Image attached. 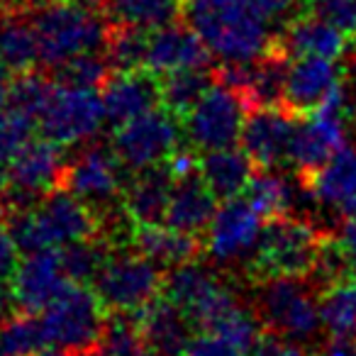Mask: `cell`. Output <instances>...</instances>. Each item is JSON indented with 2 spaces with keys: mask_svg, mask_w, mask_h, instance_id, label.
I'll use <instances>...</instances> for the list:
<instances>
[{
  "mask_svg": "<svg viewBox=\"0 0 356 356\" xmlns=\"http://www.w3.org/2000/svg\"><path fill=\"white\" fill-rule=\"evenodd\" d=\"M66 159L61 144L51 139H30L8 163L0 181V203L3 213L27 210L40 203L47 193L59 188L64 181Z\"/></svg>",
  "mask_w": 356,
  "mask_h": 356,
  "instance_id": "52a82bcc",
  "label": "cell"
},
{
  "mask_svg": "<svg viewBox=\"0 0 356 356\" xmlns=\"http://www.w3.org/2000/svg\"><path fill=\"white\" fill-rule=\"evenodd\" d=\"M244 193L264 220L286 218L293 208V200H296L293 184L273 168H264V171L254 173Z\"/></svg>",
  "mask_w": 356,
  "mask_h": 356,
  "instance_id": "83f0119b",
  "label": "cell"
},
{
  "mask_svg": "<svg viewBox=\"0 0 356 356\" xmlns=\"http://www.w3.org/2000/svg\"><path fill=\"white\" fill-rule=\"evenodd\" d=\"M32 25L40 40V61L51 69H59L86 51L105 49L110 37L108 25L98 13L71 0H51L40 6Z\"/></svg>",
  "mask_w": 356,
  "mask_h": 356,
  "instance_id": "3957f363",
  "label": "cell"
},
{
  "mask_svg": "<svg viewBox=\"0 0 356 356\" xmlns=\"http://www.w3.org/2000/svg\"><path fill=\"white\" fill-rule=\"evenodd\" d=\"M341 66L337 59L325 56H298L288 64L283 105L296 115H307L315 110L337 86H341Z\"/></svg>",
  "mask_w": 356,
  "mask_h": 356,
  "instance_id": "d6986e66",
  "label": "cell"
},
{
  "mask_svg": "<svg viewBox=\"0 0 356 356\" xmlns=\"http://www.w3.org/2000/svg\"><path fill=\"white\" fill-rule=\"evenodd\" d=\"M210 56L213 51L208 49V44L200 40L193 27L171 22V25L149 32L144 66L156 76H166L173 71L205 69L210 64Z\"/></svg>",
  "mask_w": 356,
  "mask_h": 356,
  "instance_id": "ac0fdd59",
  "label": "cell"
},
{
  "mask_svg": "<svg viewBox=\"0 0 356 356\" xmlns=\"http://www.w3.org/2000/svg\"><path fill=\"white\" fill-rule=\"evenodd\" d=\"M124 168L127 166L120 161L113 147L93 144L66 163L61 188L71 191L76 198L88 203L95 213L110 210L115 208V203H122V191L127 186Z\"/></svg>",
  "mask_w": 356,
  "mask_h": 356,
  "instance_id": "4fadbf2b",
  "label": "cell"
},
{
  "mask_svg": "<svg viewBox=\"0 0 356 356\" xmlns=\"http://www.w3.org/2000/svg\"><path fill=\"white\" fill-rule=\"evenodd\" d=\"M59 76H61V83L66 86L98 90L110 79V61L108 56L98 54V51H86V54H79L66 61V64H61Z\"/></svg>",
  "mask_w": 356,
  "mask_h": 356,
  "instance_id": "74e56055",
  "label": "cell"
},
{
  "mask_svg": "<svg viewBox=\"0 0 356 356\" xmlns=\"http://www.w3.org/2000/svg\"><path fill=\"white\" fill-rule=\"evenodd\" d=\"M266 330L288 341H310L322 327L320 300L302 278L259 281L257 310Z\"/></svg>",
  "mask_w": 356,
  "mask_h": 356,
  "instance_id": "ba28073f",
  "label": "cell"
},
{
  "mask_svg": "<svg viewBox=\"0 0 356 356\" xmlns=\"http://www.w3.org/2000/svg\"><path fill=\"white\" fill-rule=\"evenodd\" d=\"M252 159L244 149H215L200 159V178L218 200H229L244 193L252 181Z\"/></svg>",
  "mask_w": 356,
  "mask_h": 356,
  "instance_id": "4316f807",
  "label": "cell"
},
{
  "mask_svg": "<svg viewBox=\"0 0 356 356\" xmlns=\"http://www.w3.org/2000/svg\"><path fill=\"white\" fill-rule=\"evenodd\" d=\"M71 3H79V6L90 8V10H98V8L108 6V0H71Z\"/></svg>",
  "mask_w": 356,
  "mask_h": 356,
  "instance_id": "f5cc1de1",
  "label": "cell"
},
{
  "mask_svg": "<svg viewBox=\"0 0 356 356\" xmlns=\"http://www.w3.org/2000/svg\"><path fill=\"white\" fill-rule=\"evenodd\" d=\"M8 71H10V69L0 61V108H3V105H8V93H10V83H13V81L8 79Z\"/></svg>",
  "mask_w": 356,
  "mask_h": 356,
  "instance_id": "681fc988",
  "label": "cell"
},
{
  "mask_svg": "<svg viewBox=\"0 0 356 356\" xmlns=\"http://www.w3.org/2000/svg\"><path fill=\"white\" fill-rule=\"evenodd\" d=\"M44 346L47 337L42 322L30 312L0 322V356H32Z\"/></svg>",
  "mask_w": 356,
  "mask_h": 356,
  "instance_id": "d590c367",
  "label": "cell"
},
{
  "mask_svg": "<svg viewBox=\"0 0 356 356\" xmlns=\"http://www.w3.org/2000/svg\"><path fill=\"white\" fill-rule=\"evenodd\" d=\"M163 293L200 330H210L225 312L239 302L232 288L220 278V273L195 261L173 266L163 283Z\"/></svg>",
  "mask_w": 356,
  "mask_h": 356,
  "instance_id": "8fae6325",
  "label": "cell"
},
{
  "mask_svg": "<svg viewBox=\"0 0 356 356\" xmlns=\"http://www.w3.org/2000/svg\"><path fill=\"white\" fill-rule=\"evenodd\" d=\"M35 120L15 108H0V166H8L17 152L30 142Z\"/></svg>",
  "mask_w": 356,
  "mask_h": 356,
  "instance_id": "ab89813d",
  "label": "cell"
},
{
  "mask_svg": "<svg viewBox=\"0 0 356 356\" xmlns=\"http://www.w3.org/2000/svg\"><path fill=\"white\" fill-rule=\"evenodd\" d=\"M103 98L95 90L61 83L54 86L37 122L47 139L71 147L95 137V132L103 127Z\"/></svg>",
  "mask_w": 356,
  "mask_h": 356,
  "instance_id": "7c38bea8",
  "label": "cell"
},
{
  "mask_svg": "<svg viewBox=\"0 0 356 356\" xmlns=\"http://www.w3.org/2000/svg\"><path fill=\"white\" fill-rule=\"evenodd\" d=\"M32 356H79V354H74V351H66V349H59V346H54V349H42V351H37V354H32Z\"/></svg>",
  "mask_w": 356,
  "mask_h": 356,
  "instance_id": "816d5d0a",
  "label": "cell"
},
{
  "mask_svg": "<svg viewBox=\"0 0 356 356\" xmlns=\"http://www.w3.org/2000/svg\"><path fill=\"white\" fill-rule=\"evenodd\" d=\"M163 163H166V168L171 171V176L176 178V181L200 176V156L195 154V147L193 149L176 147L173 149V154Z\"/></svg>",
  "mask_w": 356,
  "mask_h": 356,
  "instance_id": "ee69618b",
  "label": "cell"
},
{
  "mask_svg": "<svg viewBox=\"0 0 356 356\" xmlns=\"http://www.w3.org/2000/svg\"><path fill=\"white\" fill-rule=\"evenodd\" d=\"M261 220L247 198L225 200L208 225V254L218 264H249L261 242Z\"/></svg>",
  "mask_w": 356,
  "mask_h": 356,
  "instance_id": "9a60e30c",
  "label": "cell"
},
{
  "mask_svg": "<svg viewBox=\"0 0 356 356\" xmlns=\"http://www.w3.org/2000/svg\"><path fill=\"white\" fill-rule=\"evenodd\" d=\"M181 127L178 118L166 108H154L149 113L118 124L113 134V149L127 168H149L163 163L178 147Z\"/></svg>",
  "mask_w": 356,
  "mask_h": 356,
  "instance_id": "5bb4252c",
  "label": "cell"
},
{
  "mask_svg": "<svg viewBox=\"0 0 356 356\" xmlns=\"http://www.w3.org/2000/svg\"><path fill=\"white\" fill-rule=\"evenodd\" d=\"M178 0H108V13L118 25L154 32L176 22Z\"/></svg>",
  "mask_w": 356,
  "mask_h": 356,
  "instance_id": "4dcf8cb0",
  "label": "cell"
},
{
  "mask_svg": "<svg viewBox=\"0 0 356 356\" xmlns=\"http://www.w3.org/2000/svg\"><path fill=\"white\" fill-rule=\"evenodd\" d=\"M0 13H3V10H0ZM0 25H3V15H0Z\"/></svg>",
  "mask_w": 356,
  "mask_h": 356,
  "instance_id": "9f6ffc18",
  "label": "cell"
},
{
  "mask_svg": "<svg viewBox=\"0 0 356 356\" xmlns=\"http://www.w3.org/2000/svg\"><path fill=\"white\" fill-rule=\"evenodd\" d=\"M302 186L320 208L341 218L356 213V149H339L325 166L302 178Z\"/></svg>",
  "mask_w": 356,
  "mask_h": 356,
  "instance_id": "44dd1931",
  "label": "cell"
},
{
  "mask_svg": "<svg viewBox=\"0 0 356 356\" xmlns=\"http://www.w3.org/2000/svg\"><path fill=\"white\" fill-rule=\"evenodd\" d=\"M322 356H356V339H341V337H334V339L325 346Z\"/></svg>",
  "mask_w": 356,
  "mask_h": 356,
  "instance_id": "c3c4849f",
  "label": "cell"
},
{
  "mask_svg": "<svg viewBox=\"0 0 356 356\" xmlns=\"http://www.w3.org/2000/svg\"><path fill=\"white\" fill-rule=\"evenodd\" d=\"M6 320V298L0 296V322Z\"/></svg>",
  "mask_w": 356,
  "mask_h": 356,
  "instance_id": "db71d44e",
  "label": "cell"
},
{
  "mask_svg": "<svg viewBox=\"0 0 356 356\" xmlns=\"http://www.w3.org/2000/svg\"><path fill=\"white\" fill-rule=\"evenodd\" d=\"M134 252L152 259L159 266H181V264L195 261L200 254V242L195 234L181 232L171 225H137L132 232Z\"/></svg>",
  "mask_w": 356,
  "mask_h": 356,
  "instance_id": "cb8c5ba5",
  "label": "cell"
},
{
  "mask_svg": "<svg viewBox=\"0 0 356 356\" xmlns=\"http://www.w3.org/2000/svg\"><path fill=\"white\" fill-rule=\"evenodd\" d=\"M296 113L286 105H268V108H252L242 129V149L249 154L257 166L276 168L288 161V149L296 132Z\"/></svg>",
  "mask_w": 356,
  "mask_h": 356,
  "instance_id": "e0dca14e",
  "label": "cell"
},
{
  "mask_svg": "<svg viewBox=\"0 0 356 356\" xmlns=\"http://www.w3.org/2000/svg\"><path fill=\"white\" fill-rule=\"evenodd\" d=\"M142 330L144 339H147L149 349L154 356H184L188 349V341L193 339V322L188 320L181 307L166 296H159L147 307L134 312Z\"/></svg>",
  "mask_w": 356,
  "mask_h": 356,
  "instance_id": "7402d4cb",
  "label": "cell"
},
{
  "mask_svg": "<svg viewBox=\"0 0 356 356\" xmlns=\"http://www.w3.org/2000/svg\"><path fill=\"white\" fill-rule=\"evenodd\" d=\"M186 22L220 61L252 64L273 51L271 20L257 0H188Z\"/></svg>",
  "mask_w": 356,
  "mask_h": 356,
  "instance_id": "6da1fadb",
  "label": "cell"
},
{
  "mask_svg": "<svg viewBox=\"0 0 356 356\" xmlns=\"http://www.w3.org/2000/svg\"><path fill=\"white\" fill-rule=\"evenodd\" d=\"M100 98H103L105 118L115 124H122L161 103V81L149 69L118 71L103 86Z\"/></svg>",
  "mask_w": 356,
  "mask_h": 356,
  "instance_id": "ffe728a7",
  "label": "cell"
},
{
  "mask_svg": "<svg viewBox=\"0 0 356 356\" xmlns=\"http://www.w3.org/2000/svg\"><path fill=\"white\" fill-rule=\"evenodd\" d=\"M337 242H339L341 252H344V257H346V264H349V276L356 278V213L344 218Z\"/></svg>",
  "mask_w": 356,
  "mask_h": 356,
  "instance_id": "bcb514c9",
  "label": "cell"
},
{
  "mask_svg": "<svg viewBox=\"0 0 356 356\" xmlns=\"http://www.w3.org/2000/svg\"><path fill=\"white\" fill-rule=\"evenodd\" d=\"M351 120L349 98L344 86H337L315 110L296 124L293 142L288 149V163L307 178L322 168L339 149L346 147V127Z\"/></svg>",
  "mask_w": 356,
  "mask_h": 356,
  "instance_id": "8992f818",
  "label": "cell"
},
{
  "mask_svg": "<svg viewBox=\"0 0 356 356\" xmlns=\"http://www.w3.org/2000/svg\"><path fill=\"white\" fill-rule=\"evenodd\" d=\"M51 90H54V83H51L49 79H44V76H40V74H32V71H25V74H20L10 83L8 105L20 110L27 118L37 120L42 108L47 105V100H49Z\"/></svg>",
  "mask_w": 356,
  "mask_h": 356,
  "instance_id": "f35d334b",
  "label": "cell"
},
{
  "mask_svg": "<svg viewBox=\"0 0 356 356\" xmlns=\"http://www.w3.org/2000/svg\"><path fill=\"white\" fill-rule=\"evenodd\" d=\"M184 356H242L225 337H220L213 330H203L200 334H193L188 341V349Z\"/></svg>",
  "mask_w": 356,
  "mask_h": 356,
  "instance_id": "b9f144b4",
  "label": "cell"
},
{
  "mask_svg": "<svg viewBox=\"0 0 356 356\" xmlns=\"http://www.w3.org/2000/svg\"><path fill=\"white\" fill-rule=\"evenodd\" d=\"M322 327L332 337L356 339V278H344L320 296Z\"/></svg>",
  "mask_w": 356,
  "mask_h": 356,
  "instance_id": "f546056e",
  "label": "cell"
},
{
  "mask_svg": "<svg viewBox=\"0 0 356 356\" xmlns=\"http://www.w3.org/2000/svg\"><path fill=\"white\" fill-rule=\"evenodd\" d=\"M215 195L200 176L176 181L171 193V203L166 210V225L181 229V232L198 234L208 229L215 210Z\"/></svg>",
  "mask_w": 356,
  "mask_h": 356,
  "instance_id": "484cf974",
  "label": "cell"
},
{
  "mask_svg": "<svg viewBox=\"0 0 356 356\" xmlns=\"http://www.w3.org/2000/svg\"><path fill=\"white\" fill-rule=\"evenodd\" d=\"M254 356H312L307 349H302L298 341L276 339V337H261V341L254 349Z\"/></svg>",
  "mask_w": 356,
  "mask_h": 356,
  "instance_id": "f6af8a7d",
  "label": "cell"
},
{
  "mask_svg": "<svg viewBox=\"0 0 356 356\" xmlns=\"http://www.w3.org/2000/svg\"><path fill=\"white\" fill-rule=\"evenodd\" d=\"M0 61L15 74L32 71L40 61V40L30 20L10 17L0 25Z\"/></svg>",
  "mask_w": 356,
  "mask_h": 356,
  "instance_id": "1f68e13d",
  "label": "cell"
},
{
  "mask_svg": "<svg viewBox=\"0 0 356 356\" xmlns=\"http://www.w3.org/2000/svg\"><path fill=\"white\" fill-rule=\"evenodd\" d=\"M90 356H154V351L139 330L137 317H122V312H115Z\"/></svg>",
  "mask_w": 356,
  "mask_h": 356,
  "instance_id": "d6a6232c",
  "label": "cell"
},
{
  "mask_svg": "<svg viewBox=\"0 0 356 356\" xmlns=\"http://www.w3.org/2000/svg\"><path fill=\"white\" fill-rule=\"evenodd\" d=\"M281 51L286 56H325V59H339L346 51V35L337 27L327 25L315 15L296 17L286 25L281 35Z\"/></svg>",
  "mask_w": 356,
  "mask_h": 356,
  "instance_id": "d4e9b609",
  "label": "cell"
},
{
  "mask_svg": "<svg viewBox=\"0 0 356 356\" xmlns=\"http://www.w3.org/2000/svg\"><path fill=\"white\" fill-rule=\"evenodd\" d=\"M103 300L86 283H69L61 296L42 312L47 344L74 354H90L108 325Z\"/></svg>",
  "mask_w": 356,
  "mask_h": 356,
  "instance_id": "5b68a950",
  "label": "cell"
},
{
  "mask_svg": "<svg viewBox=\"0 0 356 356\" xmlns=\"http://www.w3.org/2000/svg\"><path fill=\"white\" fill-rule=\"evenodd\" d=\"M249 103L225 83H213L186 115V134L200 152L227 149L242 139Z\"/></svg>",
  "mask_w": 356,
  "mask_h": 356,
  "instance_id": "30bf717a",
  "label": "cell"
},
{
  "mask_svg": "<svg viewBox=\"0 0 356 356\" xmlns=\"http://www.w3.org/2000/svg\"><path fill=\"white\" fill-rule=\"evenodd\" d=\"M0 215H3V203H0Z\"/></svg>",
  "mask_w": 356,
  "mask_h": 356,
  "instance_id": "11a10c76",
  "label": "cell"
},
{
  "mask_svg": "<svg viewBox=\"0 0 356 356\" xmlns=\"http://www.w3.org/2000/svg\"><path fill=\"white\" fill-rule=\"evenodd\" d=\"M35 0H0V10L6 13H20L25 8H30Z\"/></svg>",
  "mask_w": 356,
  "mask_h": 356,
  "instance_id": "f907efd6",
  "label": "cell"
},
{
  "mask_svg": "<svg viewBox=\"0 0 356 356\" xmlns=\"http://www.w3.org/2000/svg\"><path fill=\"white\" fill-rule=\"evenodd\" d=\"M147 47H149V32L137 30V27L120 25L115 32H110L105 54L113 69L118 71H132L142 69L147 61Z\"/></svg>",
  "mask_w": 356,
  "mask_h": 356,
  "instance_id": "8d00e7d4",
  "label": "cell"
},
{
  "mask_svg": "<svg viewBox=\"0 0 356 356\" xmlns=\"http://www.w3.org/2000/svg\"><path fill=\"white\" fill-rule=\"evenodd\" d=\"M20 252L15 237H13L10 227L0 225V288L13 281L17 266H20Z\"/></svg>",
  "mask_w": 356,
  "mask_h": 356,
  "instance_id": "7bdbcfd3",
  "label": "cell"
},
{
  "mask_svg": "<svg viewBox=\"0 0 356 356\" xmlns=\"http://www.w3.org/2000/svg\"><path fill=\"white\" fill-rule=\"evenodd\" d=\"M213 83H210V76L205 74V69L173 71L161 81V105L176 118H186L188 110L203 98V93Z\"/></svg>",
  "mask_w": 356,
  "mask_h": 356,
  "instance_id": "836d02e7",
  "label": "cell"
},
{
  "mask_svg": "<svg viewBox=\"0 0 356 356\" xmlns=\"http://www.w3.org/2000/svg\"><path fill=\"white\" fill-rule=\"evenodd\" d=\"M286 79H288V61L286 54H271L261 56L259 61H252V74L247 83V98L249 108H268V105H281L283 93H286Z\"/></svg>",
  "mask_w": 356,
  "mask_h": 356,
  "instance_id": "f1b7e54d",
  "label": "cell"
},
{
  "mask_svg": "<svg viewBox=\"0 0 356 356\" xmlns=\"http://www.w3.org/2000/svg\"><path fill=\"white\" fill-rule=\"evenodd\" d=\"M10 232L22 252L61 249L81 239L98 237L100 218L71 191L54 188L27 210L10 213Z\"/></svg>",
  "mask_w": 356,
  "mask_h": 356,
  "instance_id": "7a4b0ae2",
  "label": "cell"
},
{
  "mask_svg": "<svg viewBox=\"0 0 356 356\" xmlns=\"http://www.w3.org/2000/svg\"><path fill=\"white\" fill-rule=\"evenodd\" d=\"M305 6L310 15L337 27L341 35L356 37V0H307Z\"/></svg>",
  "mask_w": 356,
  "mask_h": 356,
  "instance_id": "60d3db41",
  "label": "cell"
},
{
  "mask_svg": "<svg viewBox=\"0 0 356 356\" xmlns=\"http://www.w3.org/2000/svg\"><path fill=\"white\" fill-rule=\"evenodd\" d=\"M66 286L69 278L61 268L59 249H37L27 252L17 266L10 281V296L20 312L37 315L44 312Z\"/></svg>",
  "mask_w": 356,
  "mask_h": 356,
  "instance_id": "2e32d148",
  "label": "cell"
},
{
  "mask_svg": "<svg viewBox=\"0 0 356 356\" xmlns=\"http://www.w3.org/2000/svg\"><path fill=\"white\" fill-rule=\"evenodd\" d=\"M163 278L159 264L142 254H120L110 257L93 281V291L103 305L113 312H139L163 291Z\"/></svg>",
  "mask_w": 356,
  "mask_h": 356,
  "instance_id": "9c48e42d",
  "label": "cell"
},
{
  "mask_svg": "<svg viewBox=\"0 0 356 356\" xmlns=\"http://www.w3.org/2000/svg\"><path fill=\"white\" fill-rule=\"evenodd\" d=\"M173 186H176V178L171 176L166 163L139 168L122 191V208L134 220V225L161 222L166 220Z\"/></svg>",
  "mask_w": 356,
  "mask_h": 356,
  "instance_id": "603a6c76",
  "label": "cell"
},
{
  "mask_svg": "<svg viewBox=\"0 0 356 356\" xmlns=\"http://www.w3.org/2000/svg\"><path fill=\"white\" fill-rule=\"evenodd\" d=\"M61 268H64L69 283H93L100 268L108 261V244L100 237L81 239V242L66 244L59 252Z\"/></svg>",
  "mask_w": 356,
  "mask_h": 356,
  "instance_id": "e575fe53",
  "label": "cell"
},
{
  "mask_svg": "<svg viewBox=\"0 0 356 356\" xmlns=\"http://www.w3.org/2000/svg\"><path fill=\"white\" fill-rule=\"evenodd\" d=\"M327 234L312 222L296 218L271 220L261 234L247 271L254 281L268 278H305L315 271Z\"/></svg>",
  "mask_w": 356,
  "mask_h": 356,
  "instance_id": "277c9868",
  "label": "cell"
},
{
  "mask_svg": "<svg viewBox=\"0 0 356 356\" xmlns=\"http://www.w3.org/2000/svg\"><path fill=\"white\" fill-rule=\"evenodd\" d=\"M257 6L264 10L268 20H281V17L291 15L293 8L298 6V0H257Z\"/></svg>",
  "mask_w": 356,
  "mask_h": 356,
  "instance_id": "7dc6e473",
  "label": "cell"
}]
</instances>
